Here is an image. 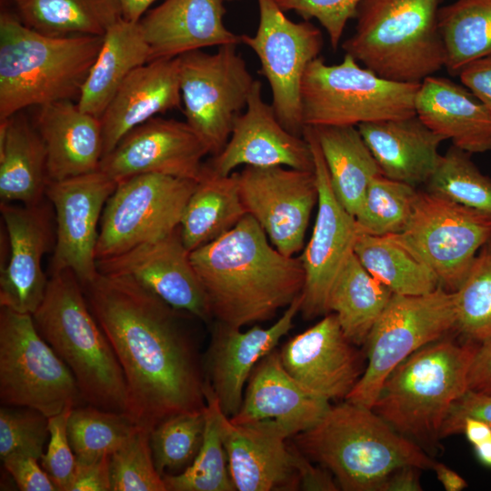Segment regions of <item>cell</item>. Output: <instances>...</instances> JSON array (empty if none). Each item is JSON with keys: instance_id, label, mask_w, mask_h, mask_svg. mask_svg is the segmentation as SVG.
<instances>
[{"instance_id": "53", "label": "cell", "mask_w": 491, "mask_h": 491, "mask_svg": "<svg viewBox=\"0 0 491 491\" xmlns=\"http://www.w3.org/2000/svg\"><path fill=\"white\" fill-rule=\"evenodd\" d=\"M296 466L299 489L306 491H337L338 484L333 474L321 465L316 466L296 447Z\"/></svg>"}, {"instance_id": "29", "label": "cell", "mask_w": 491, "mask_h": 491, "mask_svg": "<svg viewBox=\"0 0 491 491\" xmlns=\"http://www.w3.org/2000/svg\"><path fill=\"white\" fill-rule=\"evenodd\" d=\"M415 111L443 140L468 153L491 151V112L465 85L430 75L419 85Z\"/></svg>"}, {"instance_id": "24", "label": "cell", "mask_w": 491, "mask_h": 491, "mask_svg": "<svg viewBox=\"0 0 491 491\" xmlns=\"http://www.w3.org/2000/svg\"><path fill=\"white\" fill-rule=\"evenodd\" d=\"M353 345L330 312L291 337L279 355L285 369L310 392L327 401L346 399L362 375Z\"/></svg>"}, {"instance_id": "32", "label": "cell", "mask_w": 491, "mask_h": 491, "mask_svg": "<svg viewBox=\"0 0 491 491\" xmlns=\"http://www.w3.org/2000/svg\"><path fill=\"white\" fill-rule=\"evenodd\" d=\"M150 53L139 22L124 18L103 36L97 57L76 101L83 111L101 117L125 78L149 62Z\"/></svg>"}, {"instance_id": "27", "label": "cell", "mask_w": 491, "mask_h": 491, "mask_svg": "<svg viewBox=\"0 0 491 491\" xmlns=\"http://www.w3.org/2000/svg\"><path fill=\"white\" fill-rule=\"evenodd\" d=\"M35 126L45 147L48 182L98 170L104 155L100 117L65 100L38 106Z\"/></svg>"}, {"instance_id": "6", "label": "cell", "mask_w": 491, "mask_h": 491, "mask_svg": "<svg viewBox=\"0 0 491 491\" xmlns=\"http://www.w3.org/2000/svg\"><path fill=\"white\" fill-rule=\"evenodd\" d=\"M477 346L446 336L421 347L386 377L372 409L425 451H435L452 405L468 389Z\"/></svg>"}, {"instance_id": "4", "label": "cell", "mask_w": 491, "mask_h": 491, "mask_svg": "<svg viewBox=\"0 0 491 491\" xmlns=\"http://www.w3.org/2000/svg\"><path fill=\"white\" fill-rule=\"evenodd\" d=\"M103 36H50L0 14V120L29 106L78 99Z\"/></svg>"}, {"instance_id": "40", "label": "cell", "mask_w": 491, "mask_h": 491, "mask_svg": "<svg viewBox=\"0 0 491 491\" xmlns=\"http://www.w3.org/2000/svg\"><path fill=\"white\" fill-rule=\"evenodd\" d=\"M138 428L126 414L88 405L73 408L67 433L76 459L92 461L110 456Z\"/></svg>"}, {"instance_id": "26", "label": "cell", "mask_w": 491, "mask_h": 491, "mask_svg": "<svg viewBox=\"0 0 491 491\" xmlns=\"http://www.w3.org/2000/svg\"><path fill=\"white\" fill-rule=\"evenodd\" d=\"M223 0H165L140 19L150 61L172 59L210 46L238 45L224 23Z\"/></svg>"}, {"instance_id": "42", "label": "cell", "mask_w": 491, "mask_h": 491, "mask_svg": "<svg viewBox=\"0 0 491 491\" xmlns=\"http://www.w3.org/2000/svg\"><path fill=\"white\" fill-rule=\"evenodd\" d=\"M453 293L456 331L478 345L491 339V239L481 247Z\"/></svg>"}, {"instance_id": "38", "label": "cell", "mask_w": 491, "mask_h": 491, "mask_svg": "<svg viewBox=\"0 0 491 491\" xmlns=\"http://www.w3.org/2000/svg\"><path fill=\"white\" fill-rule=\"evenodd\" d=\"M444 67L458 75L468 64L491 57V0H456L438 10Z\"/></svg>"}, {"instance_id": "15", "label": "cell", "mask_w": 491, "mask_h": 491, "mask_svg": "<svg viewBox=\"0 0 491 491\" xmlns=\"http://www.w3.org/2000/svg\"><path fill=\"white\" fill-rule=\"evenodd\" d=\"M303 136L313 154L318 189L313 233L300 256L305 270L300 312L309 320L330 313L329 293L337 274L354 252L357 226L355 216L341 205L333 191L313 127L305 126Z\"/></svg>"}, {"instance_id": "33", "label": "cell", "mask_w": 491, "mask_h": 491, "mask_svg": "<svg viewBox=\"0 0 491 491\" xmlns=\"http://www.w3.org/2000/svg\"><path fill=\"white\" fill-rule=\"evenodd\" d=\"M246 214L238 172L222 175L204 164L180 221L184 245L190 252L203 246L225 235Z\"/></svg>"}, {"instance_id": "5", "label": "cell", "mask_w": 491, "mask_h": 491, "mask_svg": "<svg viewBox=\"0 0 491 491\" xmlns=\"http://www.w3.org/2000/svg\"><path fill=\"white\" fill-rule=\"evenodd\" d=\"M32 316L40 335L72 372L82 400L127 415L122 367L71 270L51 272L45 297Z\"/></svg>"}, {"instance_id": "46", "label": "cell", "mask_w": 491, "mask_h": 491, "mask_svg": "<svg viewBox=\"0 0 491 491\" xmlns=\"http://www.w3.org/2000/svg\"><path fill=\"white\" fill-rule=\"evenodd\" d=\"M49 420L41 412L24 406L0 408V457L25 455L41 460L49 438Z\"/></svg>"}, {"instance_id": "21", "label": "cell", "mask_w": 491, "mask_h": 491, "mask_svg": "<svg viewBox=\"0 0 491 491\" xmlns=\"http://www.w3.org/2000/svg\"><path fill=\"white\" fill-rule=\"evenodd\" d=\"M221 435L235 490L294 491L299 489L296 446L274 421L233 422L225 414Z\"/></svg>"}, {"instance_id": "54", "label": "cell", "mask_w": 491, "mask_h": 491, "mask_svg": "<svg viewBox=\"0 0 491 491\" xmlns=\"http://www.w3.org/2000/svg\"><path fill=\"white\" fill-rule=\"evenodd\" d=\"M467 388L491 394V339L476 348L468 371Z\"/></svg>"}, {"instance_id": "28", "label": "cell", "mask_w": 491, "mask_h": 491, "mask_svg": "<svg viewBox=\"0 0 491 491\" xmlns=\"http://www.w3.org/2000/svg\"><path fill=\"white\" fill-rule=\"evenodd\" d=\"M181 105L176 57L156 59L138 66L123 82L100 117L103 156L135 127Z\"/></svg>"}, {"instance_id": "37", "label": "cell", "mask_w": 491, "mask_h": 491, "mask_svg": "<svg viewBox=\"0 0 491 491\" xmlns=\"http://www.w3.org/2000/svg\"><path fill=\"white\" fill-rule=\"evenodd\" d=\"M354 254L361 265L393 294L424 295L440 286L435 273L393 235L357 233Z\"/></svg>"}, {"instance_id": "43", "label": "cell", "mask_w": 491, "mask_h": 491, "mask_svg": "<svg viewBox=\"0 0 491 491\" xmlns=\"http://www.w3.org/2000/svg\"><path fill=\"white\" fill-rule=\"evenodd\" d=\"M467 154L452 145L441 155L426 184V191L491 215V179L480 172Z\"/></svg>"}, {"instance_id": "22", "label": "cell", "mask_w": 491, "mask_h": 491, "mask_svg": "<svg viewBox=\"0 0 491 491\" xmlns=\"http://www.w3.org/2000/svg\"><path fill=\"white\" fill-rule=\"evenodd\" d=\"M206 165L222 175L232 174L239 165L314 171L307 141L282 125L272 105L263 99L262 84L257 80L245 112L234 123L226 145Z\"/></svg>"}, {"instance_id": "7", "label": "cell", "mask_w": 491, "mask_h": 491, "mask_svg": "<svg viewBox=\"0 0 491 491\" xmlns=\"http://www.w3.org/2000/svg\"><path fill=\"white\" fill-rule=\"evenodd\" d=\"M438 0H362L345 54L378 75L420 84L444 67Z\"/></svg>"}, {"instance_id": "3", "label": "cell", "mask_w": 491, "mask_h": 491, "mask_svg": "<svg viewBox=\"0 0 491 491\" xmlns=\"http://www.w3.org/2000/svg\"><path fill=\"white\" fill-rule=\"evenodd\" d=\"M291 441L309 460L328 469L345 491H379L396 469H432L435 462L372 408L346 400L330 406L316 425Z\"/></svg>"}, {"instance_id": "50", "label": "cell", "mask_w": 491, "mask_h": 491, "mask_svg": "<svg viewBox=\"0 0 491 491\" xmlns=\"http://www.w3.org/2000/svg\"><path fill=\"white\" fill-rule=\"evenodd\" d=\"M21 491H57L55 486L39 465L40 460L25 455H10L2 460Z\"/></svg>"}, {"instance_id": "30", "label": "cell", "mask_w": 491, "mask_h": 491, "mask_svg": "<svg viewBox=\"0 0 491 491\" xmlns=\"http://www.w3.org/2000/svg\"><path fill=\"white\" fill-rule=\"evenodd\" d=\"M357 128L383 175L416 186L436 170L444 141L416 115L364 123Z\"/></svg>"}, {"instance_id": "51", "label": "cell", "mask_w": 491, "mask_h": 491, "mask_svg": "<svg viewBox=\"0 0 491 491\" xmlns=\"http://www.w3.org/2000/svg\"><path fill=\"white\" fill-rule=\"evenodd\" d=\"M110 456L92 461L76 459V469L70 491H110Z\"/></svg>"}, {"instance_id": "34", "label": "cell", "mask_w": 491, "mask_h": 491, "mask_svg": "<svg viewBox=\"0 0 491 491\" xmlns=\"http://www.w3.org/2000/svg\"><path fill=\"white\" fill-rule=\"evenodd\" d=\"M313 127V126H311ZM333 191L355 216L371 180L382 175L357 126L313 127Z\"/></svg>"}, {"instance_id": "55", "label": "cell", "mask_w": 491, "mask_h": 491, "mask_svg": "<svg viewBox=\"0 0 491 491\" xmlns=\"http://www.w3.org/2000/svg\"><path fill=\"white\" fill-rule=\"evenodd\" d=\"M420 468L404 466L393 471L381 485L379 491H420Z\"/></svg>"}, {"instance_id": "9", "label": "cell", "mask_w": 491, "mask_h": 491, "mask_svg": "<svg viewBox=\"0 0 491 491\" xmlns=\"http://www.w3.org/2000/svg\"><path fill=\"white\" fill-rule=\"evenodd\" d=\"M0 400L47 417L75 407V379L37 330L32 315L0 306Z\"/></svg>"}, {"instance_id": "2", "label": "cell", "mask_w": 491, "mask_h": 491, "mask_svg": "<svg viewBox=\"0 0 491 491\" xmlns=\"http://www.w3.org/2000/svg\"><path fill=\"white\" fill-rule=\"evenodd\" d=\"M246 214L217 239L190 252L213 319L241 328L287 307L305 286L300 257L280 253Z\"/></svg>"}, {"instance_id": "12", "label": "cell", "mask_w": 491, "mask_h": 491, "mask_svg": "<svg viewBox=\"0 0 491 491\" xmlns=\"http://www.w3.org/2000/svg\"><path fill=\"white\" fill-rule=\"evenodd\" d=\"M393 235L435 273L440 286L455 292L491 239V215L418 192L407 225Z\"/></svg>"}, {"instance_id": "44", "label": "cell", "mask_w": 491, "mask_h": 491, "mask_svg": "<svg viewBox=\"0 0 491 491\" xmlns=\"http://www.w3.org/2000/svg\"><path fill=\"white\" fill-rule=\"evenodd\" d=\"M205 424V410L182 413L166 418L150 431L153 459L162 476L176 474L191 465L200 449Z\"/></svg>"}, {"instance_id": "47", "label": "cell", "mask_w": 491, "mask_h": 491, "mask_svg": "<svg viewBox=\"0 0 491 491\" xmlns=\"http://www.w3.org/2000/svg\"><path fill=\"white\" fill-rule=\"evenodd\" d=\"M74 407L48 417L49 441L41 466L57 491H70L76 469V457L70 446L67 425Z\"/></svg>"}, {"instance_id": "23", "label": "cell", "mask_w": 491, "mask_h": 491, "mask_svg": "<svg viewBox=\"0 0 491 491\" xmlns=\"http://www.w3.org/2000/svg\"><path fill=\"white\" fill-rule=\"evenodd\" d=\"M303 301L299 295L271 326H255L246 331L216 322L205 358V379L223 413L232 417L239 410L245 385L256 364L275 350L293 327Z\"/></svg>"}, {"instance_id": "48", "label": "cell", "mask_w": 491, "mask_h": 491, "mask_svg": "<svg viewBox=\"0 0 491 491\" xmlns=\"http://www.w3.org/2000/svg\"><path fill=\"white\" fill-rule=\"evenodd\" d=\"M285 11H295L306 20L315 18L326 31L334 49L339 45L347 22L356 16L362 0H275Z\"/></svg>"}, {"instance_id": "19", "label": "cell", "mask_w": 491, "mask_h": 491, "mask_svg": "<svg viewBox=\"0 0 491 491\" xmlns=\"http://www.w3.org/2000/svg\"><path fill=\"white\" fill-rule=\"evenodd\" d=\"M51 205L45 200L32 205L1 201L8 257L0 272V306L33 315L41 305L49 279L42 261L55 242Z\"/></svg>"}, {"instance_id": "52", "label": "cell", "mask_w": 491, "mask_h": 491, "mask_svg": "<svg viewBox=\"0 0 491 491\" xmlns=\"http://www.w3.org/2000/svg\"><path fill=\"white\" fill-rule=\"evenodd\" d=\"M458 76L491 112V57L479 59L465 66Z\"/></svg>"}, {"instance_id": "31", "label": "cell", "mask_w": 491, "mask_h": 491, "mask_svg": "<svg viewBox=\"0 0 491 491\" xmlns=\"http://www.w3.org/2000/svg\"><path fill=\"white\" fill-rule=\"evenodd\" d=\"M47 184L45 147L35 125L20 112L0 120L2 202L39 204Z\"/></svg>"}, {"instance_id": "45", "label": "cell", "mask_w": 491, "mask_h": 491, "mask_svg": "<svg viewBox=\"0 0 491 491\" xmlns=\"http://www.w3.org/2000/svg\"><path fill=\"white\" fill-rule=\"evenodd\" d=\"M149 433L138 428L110 455L112 491H166L155 466Z\"/></svg>"}, {"instance_id": "11", "label": "cell", "mask_w": 491, "mask_h": 491, "mask_svg": "<svg viewBox=\"0 0 491 491\" xmlns=\"http://www.w3.org/2000/svg\"><path fill=\"white\" fill-rule=\"evenodd\" d=\"M236 45H222L212 54L196 50L176 57L185 122L213 155L226 145L256 83Z\"/></svg>"}, {"instance_id": "35", "label": "cell", "mask_w": 491, "mask_h": 491, "mask_svg": "<svg viewBox=\"0 0 491 491\" xmlns=\"http://www.w3.org/2000/svg\"><path fill=\"white\" fill-rule=\"evenodd\" d=\"M393 293L376 279L354 252L337 274L328 296L346 337L354 345L366 343Z\"/></svg>"}, {"instance_id": "60", "label": "cell", "mask_w": 491, "mask_h": 491, "mask_svg": "<svg viewBox=\"0 0 491 491\" xmlns=\"http://www.w3.org/2000/svg\"><path fill=\"white\" fill-rule=\"evenodd\" d=\"M1 11H11L10 7H13V0H0Z\"/></svg>"}, {"instance_id": "16", "label": "cell", "mask_w": 491, "mask_h": 491, "mask_svg": "<svg viewBox=\"0 0 491 491\" xmlns=\"http://www.w3.org/2000/svg\"><path fill=\"white\" fill-rule=\"evenodd\" d=\"M117 183L99 169L47 184L45 196L54 209L55 242L51 272L71 270L82 286L98 276V223Z\"/></svg>"}, {"instance_id": "14", "label": "cell", "mask_w": 491, "mask_h": 491, "mask_svg": "<svg viewBox=\"0 0 491 491\" xmlns=\"http://www.w3.org/2000/svg\"><path fill=\"white\" fill-rule=\"evenodd\" d=\"M259 23L241 43L256 55L267 80L275 114L290 133L303 136L300 90L304 73L323 47L321 31L308 21L288 19L275 0H257Z\"/></svg>"}, {"instance_id": "57", "label": "cell", "mask_w": 491, "mask_h": 491, "mask_svg": "<svg viewBox=\"0 0 491 491\" xmlns=\"http://www.w3.org/2000/svg\"><path fill=\"white\" fill-rule=\"evenodd\" d=\"M432 469L446 491H461L467 486L465 478L443 463L435 461Z\"/></svg>"}, {"instance_id": "17", "label": "cell", "mask_w": 491, "mask_h": 491, "mask_svg": "<svg viewBox=\"0 0 491 491\" xmlns=\"http://www.w3.org/2000/svg\"><path fill=\"white\" fill-rule=\"evenodd\" d=\"M238 184L246 213L261 225L270 243L288 256L299 252L318 201L315 172L246 165L238 172Z\"/></svg>"}, {"instance_id": "18", "label": "cell", "mask_w": 491, "mask_h": 491, "mask_svg": "<svg viewBox=\"0 0 491 491\" xmlns=\"http://www.w3.org/2000/svg\"><path fill=\"white\" fill-rule=\"evenodd\" d=\"M208 154L205 141L186 122L155 116L127 133L103 156L98 169L116 183L144 174L197 181Z\"/></svg>"}, {"instance_id": "59", "label": "cell", "mask_w": 491, "mask_h": 491, "mask_svg": "<svg viewBox=\"0 0 491 491\" xmlns=\"http://www.w3.org/2000/svg\"><path fill=\"white\" fill-rule=\"evenodd\" d=\"M473 447L479 462L487 467H491V438Z\"/></svg>"}, {"instance_id": "8", "label": "cell", "mask_w": 491, "mask_h": 491, "mask_svg": "<svg viewBox=\"0 0 491 491\" xmlns=\"http://www.w3.org/2000/svg\"><path fill=\"white\" fill-rule=\"evenodd\" d=\"M419 85L382 77L348 54L336 65L317 57L307 65L301 83L304 126H357L415 115Z\"/></svg>"}, {"instance_id": "49", "label": "cell", "mask_w": 491, "mask_h": 491, "mask_svg": "<svg viewBox=\"0 0 491 491\" xmlns=\"http://www.w3.org/2000/svg\"><path fill=\"white\" fill-rule=\"evenodd\" d=\"M472 417L491 426V394L467 389L452 405L441 430V438L459 434L463 420Z\"/></svg>"}, {"instance_id": "25", "label": "cell", "mask_w": 491, "mask_h": 491, "mask_svg": "<svg viewBox=\"0 0 491 491\" xmlns=\"http://www.w3.org/2000/svg\"><path fill=\"white\" fill-rule=\"evenodd\" d=\"M329 401L298 383L282 365L279 351L273 350L253 369L237 413V424L274 421L290 436L316 425L328 410Z\"/></svg>"}, {"instance_id": "20", "label": "cell", "mask_w": 491, "mask_h": 491, "mask_svg": "<svg viewBox=\"0 0 491 491\" xmlns=\"http://www.w3.org/2000/svg\"><path fill=\"white\" fill-rule=\"evenodd\" d=\"M97 269L104 275L129 276L171 306L205 322L213 319L180 227L160 239L97 260Z\"/></svg>"}, {"instance_id": "36", "label": "cell", "mask_w": 491, "mask_h": 491, "mask_svg": "<svg viewBox=\"0 0 491 491\" xmlns=\"http://www.w3.org/2000/svg\"><path fill=\"white\" fill-rule=\"evenodd\" d=\"M29 28L50 36L97 35L123 18L118 0H13Z\"/></svg>"}, {"instance_id": "39", "label": "cell", "mask_w": 491, "mask_h": 491, "mask_svg": "<svg viewBox=\"0 0 491 491\" xmlns=\"http://www.w3.org/2000/svg\"><path fill=\"white\" fill-rule=\"evenodd\" d=\"M205 430L195 459L178 474L163 476L166 491H234L227 456L221 435L224 415L218 400L205 379Z\"/></svg>"}, {"instance_id": "56", "label": "cell", "mask_w": 491, "mask_h": 491, "mask_svg": "<svg viewBox=\"0 0 491 491\" xmlns=\"http://www.w3.org/2000/svg\"><path fill=\"white\" fill-rule=\"evenodd\" d=\"M468 442L474 446L491 438V426L476 418L466 417L460 426Z\"/></svg>"}, {"instance_id": "13", "label": "cell", "mask_w": 491, "mask_h": 491, "mask_svg": "<svg viewBox=\"0 0 491 491\" xmlns=\"http://www.w3.org/2000/svg\"><path fill=\"white\" fill-rule=\"evenodd\" d=\"M196 182L144 174L117 183L102 214L96 259L121 254L177 229Z\"/></svg>"}, {"instance_id": "1", "label": "cell", "mask_w": 491, "mask_h": 491, "mask_svg": "<svg viewBox=\"0 0 491 491\" xmlns=\"http://www.w3.org/2000/svg\"><path fill=\"white\" fill-rule=\"evenodd\" d=\"M83 289L122 367L127 416L150 432L170 416L204 411L205 368L185 311L126 276L99 273Z\"/></svg>"}, {"instance_id": "10", "label": "cell", "mask_w": 491, "mask_h": 491, "mask_svg": "<svg viewBox=\"0 0 491 491\" xmlns=\"http://www.w3.org/2000/svg\"><path fill=\"white\" fill-rule=\"evenodd\" d=\"M456 330L454 293L393 294L366 340L367 364L345 400L373 408L386 377L421 347Z\"/></svg>"}, {"instance_id": "41", "label": "cell", "mask_w": 491, "mask_h": 491, "mask_svg": "<svg viewBox=\"0 0 491 491\" xmlns=\"http://www.w3.org/2000/svg\"><path fill=\"white\" fill-rule=\"evenodd\" d=\"M418 192L415 186L383 175L369 183L355 215L357 233L389 235L401 233L412 215Z\"/></svg>"}, {"instance_id": "58", "label": "cell", "mask_w": 491, "mask_h": 491, "mask_svg": "<svg viewBox=\"0 0 491 491\" xmlns=\"http://www.w3.org/2000/svg\"><path fill=\"white\" fill-rule=\"evenodd\" d=\"M123 18L132 22H139L147 8L156 0H118Z\"/></svg>"}]
</instances>
